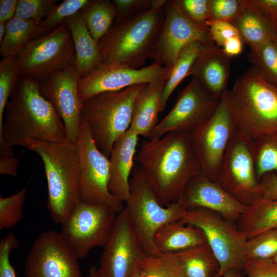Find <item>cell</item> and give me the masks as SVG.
<instances>
[{"label":"cell","mask_w":277,"mask_h":277,"mask_svg":"<svg viewBox=\"0 0 277 277\" xmlns=\"http://www.w3.org/2000/svg\"><path fill=\"white\" fill-rule=\"evenodd\" d=\"M134 161L164 207L179 201L190 180L201 173L190 132L143 141Z\"/></svg>","instance_id":"cell-1"},{"label":"cell","mask_w":277,"mask_h":277,"mask_svg":"<svg viewBox=\"0 0 277 277\" xmlns=\"http://www.w3.org/2000/svg\"><path fill=\"white\" fill-rule=\"evenodd\" d=\"M30 139L62 143L67 140V132L60 115L41 93L38 82L22 75L5 108L0 143L25 147Z\"/></svg>","instance_id":"cell-2"},{"label":"cell","mask_w":277,"mask_h":277,"mask_svg":"<svg viewBox=\"0 0 277 277\" xmlns=\"http://www.w3.org/2000/svg\"><path fill=\"white\" fill-rule=\"evenodd\" d=\"M41 158L48 187L50 218L62 224L80 201V164L76 142L51 143L28 140L26 146Z\"/></svg>","instance_id":"cell-3"},{"label":"cell","mask_w":277,"mask_h":277,"mask_svg":"<svg viewBox=\"0 0 277 277\" xmlns=\"http://www.w3.org/2000/svg\"><path fill=\"white\" fill-rule=\"evenodd\" d=\"M227 93L238 132L251 140L277 132V86L255 67L240 76Z\"/></svg>","instance_id":"cell-4"},{"label":"cell","mask_w":277,"mask_h":277,"mask_svg":"<svg viewBox=\"0 0 277 277\" xmlns=\"http://www.w3.org/2000/svg\"><path fill=\"white\" fill-rule=\"evenodd\" d=\"M165 8L145 11L113 26L98 42L101 63L142 68L163 22Z\"/></svg>","instance_id":"cell-5"},{"label":"cell","mask_w":277,"mask_h":277,"mask_svg":"<svg viewBox=\"0 0 277 277\" xmlns=\"http://www.w3.org/2000/svg\"><path fill=\"white\" fill-rule=\"evenodd\" d=\"M146 85L101 93L83 103L81 117L96 146L107 157L115 142L130 128L135 100Z\"/></svg>","instance_id":"cell-6"},{"label":"cell","mask_w":277,"mask_h":277,"mask_svg":"<svg viewBox=\"0 0 277 277\" xmlns=\"http://www.w3.org/2000/svg\"><path fill=\"white\" fill-rule=\"evenodd\" d=\"M126 208L131 223L147 255L160 253L154 244L157 230L165 224L178 221L187 207L180 199L168 206L161 205L141 167L132 171Z\"/></svg>","instance_id":"cell-7"},{"label":"cell","mask_w":277,"mask_h":277,"mask_svg":"<svg viewBox=\"0 0 277 277\" xmlns=\"http://www.w3.org/2000/svg\"><path fill=\"white\" fill-rule=\"evenodd\" d=\"M179 221L200 229L217 260L220 268L216 277L228 270L244 271L247 261V239L231 222L219 214L200 207L188 208Z\"/></svg>","instance_id":"cell-8"},{"label":"cell","mask_w":277,"mask_h":277,"mask_svg":"<svg viewBox=\"0 0 277 277\" xmlns=\"http://www.w3.org/2000/svg\"><path fill=\"white\" fill-rule=\"evenodd\" d=\"M16 56L22 75L38 82L74 66L76 59L73 39L65 23L28 43Z\"/></svg>","instance_id":"cell-9"},{"label":"cell","mask_w":277,"mask_h":277,"mask_svg":"<svg viewBox=\"0 0 277 277\" xmlns=\"http://www.w3.org/2000/svg\"><path fill=\"white\" fill-rule=\"evenodd\" d=\"M117 214L107 206L80 201L61 224L59 233L76 257L84 259L92 248L105 246Z\"/></svg>","instance_id":"cell-10"},{"label":"cell","mask_w":277,"mask_h":277,"mask_svg":"<svg viewBox=\"0 0 277 277\" xmlns=\"http://www.w3.org/2000/svg\"><path fill=\"white\" fill-rule=\"evenodd\" d=\"M76 144L80 170V201L107 206L118 213L124 207L123 202L109 190V158L97 148L88 124L82 117Z\"/></svg>","instance_id":"cell-11"},{"label":"cell","mask_w":277,"mask_h":277,"mask_svg":"<svg viewBox=\"0 0 277 277\" xmlns=\"http://www.w3.org/2000/svg\"><path fill=\"white\" fill-rule=\"evenodd\" d=\"M243 204L248 206L262 199L251 147V140L236 131L223 157L216 181Z\"/></svg>","instance_id":"cell-12"},{"label":"cell","mask_w":277,"mask_h":277,"mask_svg":"<svg viewBox=\"0 0 277 277\" xmlns=\"http://www.w3.org/2000/svg\"><path fill=\"white\" fill-rule=\"evenodd\" d=\"M227 90L210 117L190 132L201 173L215 182L225 151L236 132Z\"/></svg>","instance_id":"cell-13"},{"label":"cell","mask_w":277,"mask_h":277,"mask_svg":"<svg viewBox=\"0 0 277 277\" xmlns=\"http://www.w3.org/2000/svg\"><path fill=\"white\" fill-rule=\"evenodd\" d=\"M196 41L213 42L208 27L193 23L182 13L176 0L168 1L149 59L171 71L182 50Z\"/></svg>","instance_id":"cell-14"},{"label":"cell","mask_w":277,"mask_h":277,"mask_svg":"<svg viewBox=\"0 0 277 277\" xmlns=\"http://www.w3.org/2000/svg\"><path fill=\"white\" fill-rule=\"evenodd\" d=\"M170 73V70L154 62L138 69L120 64L101 63L85 76L79 77L80 98L83 103L101 93L166 81Z\"/></svg>","instance_id":"cell-15"},{"label":"cell","mask_w":277,"mask_h":277,"mask_svg":"<svg viewBox=\"0 0 277 277\" xmlns=\"http://www.w3.org/2000/svg\"><path fill=\"white\" fill-rule=\"evenodd\" d=\"M146 255L124 207L103 247L99 271L104 277H129Z\"/></svg>","instance_id":"cell-16"},{"label":"cell","mask_w":277,"mask_h":277,"mask_svg":"<svg viewBox=\"0 0 277 277\" xmlns=\"http://www.w3.org/2000/svg\"><path fill=\"white\" fill-rule=\"evenodd\" d=\"M78 259L53 230L42 232L25 261L26 277H82Z\"/></svg>","instance_id":"cell-17"},{"label":"cell","mask_w":277,"mask_h":277,"mask_svg":"<svg viewBox=\"0 0 277 277\" xmlns=\"http://www.w3.org/2000/svg\"><path fill=\"white\" fill-rule=\"evenodd\" d=\"M220 100L210 95L192 77L173 107L151 133L149 139L159 138L170 132H191L210 117Z\"/></svg>","instance_id":"cell-18"},{"label":"cell","mask_w":277,"mask_h":277,"mask_svg":"<svg viewBox=\"0 0 277 277\" xmlns=\"http://www.w3.org/2000/svg\"><path fill=\"white\" fill-rule=\"evenodd\" d=\"M80 76L74 66L55 71L38 82L41 93L50 102L65 126L67 140L76 142L83 103L78 91Z\"/></svg>","instance_id":"cell-19"},{"label":"cell","mask_w":277,"mask_h":277,"mask_svg":"<svg viewBox=\"0 0 277 277\" xmlns=\"http://www.w3.org/2000/svg\"><path fill=\"white\" fill-rule=\"evenodd\" d=\"M181 199L187 208L208 209L230 221L238 220L247 208L217 182L209 179L201 173L190 180Z\"/></svg>","instance_id":"cell-20"},{"label":"cell","mask_w":277,"mask_h":277,"mask_svg":"<svg viewBox=\"0 0 277 277\" xmlns=\"http://www.w3.org/2000/svg\"><path fill=\"white\" fill-rule=\"evenodd\" d=\"M231 58L214 42L204 43L191 75L210 95L221 99L227 90Z\"/></svg>","instance_id":"cell-21"},{"label":"cell","mask_w":277,"mask_h":277,"mask_svg":"<svg viewBox=\"0 0 277 277\" xmlns=\"http://www.w3.org/2000/svg\"><path fill=\"white\" fill-rule=\"evenodd\" d=\"M138 136L130 128L115 142L110 161L109 190L122 202H126L130 193V180L132 172Z\"/></svg>","instance_id":"cell-22"},{"label":"cell","mask_w":277,"mask_h":277,"mask_svg":"<svg viewBox=\"0 0 277 277\" xmlns=\"http://www.w3.org/2000/svg\"><path fill=\"white\" fill-rule=\"evenodd\" d=\"M230 23L250 50L267 41H277V33L269 17L253 0H245L242 11Z\"/></svg>","instance_id":"cell-23"},{"label":"cell","mask_w":277,"mask_h":277,"mask_svg":"<svg viewBox=\"0 0 277 277\" xmlns=\"http://www.w3.org/2000/svg\"><path fill=\"white\" fill-rule=\"evenodd\" d=\"M166 81L147 84L137 95L129 128L138 136L149 138L159 124L162 96Z\"/></svg>","instance_id":"cell-24"},{"label":"cell","mask_w":277,"mask_h":277,"mask_svg":"<svg viewBox=\"0 0 277 277\" xmlns=\"http://www.w3.org/2000/svg\"><path fill=\"white\" fill-rule=\"evenodd\" d=\"M64 23L73 39L76 55L74 67L80 77H83L101 63L98 43L90 33L81 11Z\"/></svg>","instance_id":"cell-25"},{"label":"cell","mask_w":277,"mask_h":277,"mask_svg":"<svg viewBox=\"0 0 277 277\" xmlns=\"http://www.w3.org/2000/svg\"><path fill=\"white\" fill-rule=\"evenodd\" d=\"M153 241L160 253H175L207 243L200 229L179 220L169 222L161 227Z\"/></svg>","instance_id":"cell-26"},{"label":"cell","mask_w":277,"mask_h":277,"mask_svg":"<svg viewBox=\"0 0 277 277\" xmlns=\"http://www.w3.org/2000/svg\"><path fill=\"white\" fill-rule=\"evenodd\" d=\"M238 228L248 239L277 229V200L260 199L247 206L238 219Z\"/></svg>","instance_id":"cell-27"},{"label":"cell","mask_w":277,"mask_h":277,"mask_svg":"<svg viewBox=\"0 0 277 277\" xmlns=\"http://www.w3.org/2000/svg\"><path fill=\"white\" fill-rule=\"evenodd\" d=\"M46 31L42 22L13 16L7 22L6 33L0 43L1 56H16L28 43Z\"/></svg>","instance_id":"cell-28"},{"label":"cell","mask_w":277,"mask_h":277,"mask_svg":"<svg viewBox=\"0 0 277 277\" xmlns=\"http://www.w3.org/2000/svg\"><path fill=\"white\" fill-rule=\"evenodd\" d=\"M184 277H216L220 265L207 243L174 253Z\"/></svg>","instance_id":"cell-29"},{"label":"cell","mask_w":277,"mask_h":277,"mask_svg":"<svg viewBox=\"0 0 277 277\" xmlns=\"http://www.w3.org/2000/svg\"><path fill=\"white\" fill-rule=\"evenodd\" d=\"M81 12L90 33L97 43L112 27L116 16L115 5L109 0H91Z\"/></svg>","instance_id":"cell-30"},{"label":"cell","mask_w":277,"mask_h":277,"mask_svg":"<svg viewBox=\"0 0 277 277\" xmlns=\"http://www.w3.org/2000/svg\"><path fill=\"white\" fill-rule=\"evenodd\" d=\"M204 43L194 42L186 46L180 53L164 86L161 99V112L164 110L169 98L179 84L184 78L191 75Z\"/></svg>","instance_id":"cell-31"},{"label":"cell","mask_w":277,"mask_h":277,"mask_svg":"<svg viewBox=\"0 0 277 277\" xmlns=\"http://www.w3.org/2000/svg\"><path fill=\"white\" fill-rule=\"evenodd\" d=\"M256 175L260 181L266 174L277 175V132L264 134L251 140Z\"/></svg>","instance_id":"cell-32"},{"label":"cell","mask_w":277,"mask_h":277,"mask_svg":"<svg viewBox=\"0 0 277 277\" xmlns=\"http://www.w3.org/2000/svg\"><path fill=\"white\" fill-rule=\"evenodd\" d=\"M137 269L141 277H184L174 253L146 254Z\"/></svg>","instance_id":"cell-33"},{"label":"cell","mask_w":277,"mask_h":277,"mask_svg":"<svg viewBox=\"0 0 277 277\" xmlns=\"http://www.w3.org/2000/svg\"><path fill=\"white\" fill-rule=\"evenodd\" d=\"M250 50L252 66L277 86V41H267Z\"/></svg>","instance_id":"cell-34"},{"label":"cell","mask_w":277,"mask_h":277,"mask_svg":"<svg viewBox=\"0 0 277 277\" xmlns=\"http://www.w3.org/2000/svg\"><path fill=\"white\" fill-rule=\"evenodd\" d=\"M21 76L16 56L3 57L0 62V129L6 105Z\"/></svg>","instance_id":"cell-35"},{"label":"cell","mask_w":277,"mask_h":277,"mask_svg":"<svg viewBox=\"0 0 277 277\" xmlns=\"http://www.w3.org/2000/svg\"><path fill=\"white\" fill-rule=\"evenodd\" d=\"M247 260L271 259L277 255V229L266 230L247 240Z\"/></svg>","instance_id":"cell-36"},{"label":"cell","mask_w":277,"mask_h":277,"mask_svg":"<svg viewBox=\"0 0 277 277\" xmlns=\"http://www.w3.org/2000/svg\"><path fill=\"white\" fill-rule=\"evenodd\" d=\"M26 188L8 197L0 196V230L15 226L23 217Z\"/></svg>","instance_id":"cell-37"},{"label":"cell","mask_w":277,"mask_h":277,"mask_svg":"<svg viewBox=\"0 0 277 277\" xmlns=\"http://www.w3.org/2000/svg\"><path fill=\"white\" fill-rule=\"evenodd\" d=\"M90 0H65L56 5L49 15L42 22V25L46 30L56 28L68 18L83 10Z\"/></svg>","instance_id":"cell-38"},{"label":"cell","mask_w":277,"mask_h":277,"mask_svg":"<svg viewBox=\"0 0 277 277\" xmlns=\"http://www.w3.org/2000/svg\"><path fill=\"white\" fill-rule=\"evenodd\" d=\"M56 0H18L14 16L42 22L56 5Z\"/></svg>","instance_id":"cell-39"},{"label":"cell","mask_w":277,"mask_h":277,"mask_svg":"<svg viewBox=\"0 0 277 277\" xmlns=\"http://www.w3.org/2000/svg\"><path fill=\"white\" fill-rule=\"evenodd\" d=\"M183 15L193 23L208 27L209 0H176Z\"/></svg>","instance_id":"cell-40"},{"label":"cell","mask_w":277,"mask_h":277,"mask_svg":"<svg viewBox=\"0 0 277 277\" xmlns=\"http://www.w3.org/2000/svg\"><path fill=\"white\" fill-rule=\"evenodd\" d=\"M245 0H209V19L231 22L242 11Z\"/></svg>","instance_id":"cell-41"},{"label":"cell","mask_w":277,"mask_h":277,"mask_svg":"<svg viewBox=\"0 0 277 277\" xmlns=\"http://www.w3.org/2000/svg\"><path fill=\"white\" fill-rule=\"evenodd\" d=\"M18 246V240L12 232L1 240L0 277H16L15 269L10 262V254Z\"/></svg>","instance_id":"cell-42"},{"label":"cell","mask_w":277,"mask_h":277,"mask_svg":"<svg viewBox=\"0 0 277 277\" xmlns=\"http://www.w3.org/2000/svg\"><path fill=\"white\" fill-rule=\"evenodd\" d=\"M116 16L114 25L126 21L142 12L151 9V0H113Z\"/></svg>","instance_id":"cell-43"},{"label":"cell","mask_w":277,"mask_h":277,"mask_svg":"<svg viewBox=\"0 0 277 277\" xmlns=\"http://www.w3.org/2000/svg\"><path fill=\"white\" fill-rule=\"evenodd\" d=\"M207 26L213 42L220 48H222L227 39L235 36H240L236 28L228 21L209 19Z\"/></svg>","instance_id":"cell-44"},{"label":"cell","mask_w":277,"mask_h":277,"mask_svg":"<svg viewBox=\"0 0 277 277\" xmlns=\"http://www.w3.org/2000/svg\"><path fill=\"white\" fill-rule=\"evenodd\" d=\"M244 271L246 277H277V265L271 259L247 260Z\"/></svg>","instance_id":"cell-45"},{"label":"cell","mask_w":277,"mask_h":277,"mask_svg":"<svg viewBox=\"0 0 277 277\" xmlns=\"http://www.w3.org/2000/svg\"><path fill=\"white\" fill-rule=\"evenodd\" d=\"M262 199L277 200V175L275 173L265 174L260 180Z\"/></svg>","instance_id":"cell-46"},{"label":"cell","mask_w":277,"mask_h":277,"mask_svg":"<svg viewBox=\"0 0 277 277\" xmlns=\"http://www.w3.org/2000/svg\"><path fill=\"white\" fill-rule=\"evenodd\" d=\"M19 156L11 157H0V173L9 176H16L17 175V166L18 164Z\"/></svg>","instance_id":"cell-47"},{"label":"cell","mask_w":277,"mask_h":277,"mask_svg":"<svg viewBox=\"0 0 277 277\" xmlns=\"http://www.w3.org/2000/svg\"><path fill=\"white\" fill-rule=\"evenodd\" d=\"M18 0L0 1V22H7L14 16Z\"/></svg>","instance_id":"cell-48"},{"label":"cell","mask_w":277,"mask_h":277,"mask_svg":"<svg viewBox=\"0 0 277 277\" xmlns=\"http://www.w3.org/2000/svg\"><path fill=\"white\" fill-rule=\"evenodd\" d=\"M243 44L240 36L238 35L227 39L222 48L228 56L232 57L242 52Z\"/></svg>","instance_id":"cell-49"},{"label":"cell","mask_w":277,"mask_h":277,"mask_svg":"<svg viewBox=\"0 0 277 277\" xmlns=\"http://www.w3.org/2000/svg\"><path fill=\"white\" fill-rule=\"evenodd\" d=\"M260 8L268 10L277 11V0H253Z\"/></svg>","instance_id":"cell-50"},{"label":"cell","mask_w":277,"mask_h":277,"mask_svg":"<svg viewBox=\"0 0 277 277\" xmlns=\"http://www.w3.org/2000/svg\"><path fill=\"white\" fill-rule=\"evenodd\" d=\"M263 10L266 12L275 31L277 33V11L268 10L265 9Z\"/></svg>","instance_id":"cell-51"},{"label":"cell","mask_w":277,"mask_h":277,"mask_svg":"<svg viewBox=\"0 0 277 277\" xmlns=\"http://www.w3.org/2000/svg\"><path fill=\"white\" fill-rule=\"evenodd\" d=\"M244 271L231 269L227 271L222 277H245Z\"/></svg>","instance_id":"cell-52"},{"label":"cell","mask_w":277,"mask_h":277,"mask_svg":"<svg viewBox=\"0 0 277 277\" xmlns=\"http://www.w3.org/2000/svg\"><path fill=\"white\" fill-rule=\"evenodd\" d=\"M87 277H104L98 268L93 266L92 267L90 270Z\"/></svg>","instance_id":"cell-53"},{"label":"cell","mask_w":277,"mask_h":277,"mask_svg":"<svg viewBox=\"0 0 277 277\" xmlns=\"http://www.w3.org/2000/svg\"><path fill=\"white\" fill-rule=\"evenodd\" d=\"M7 22H0V43L3 41L6 31Z\"/></svg>","instance_id":"cell-54"},{"label":"cell","mask_w":277,"mask_h":277,"mask_svg":"<svg viewBox=\"0 0 277 277\" xmlns=\"http://www.w3.org/2000/svg\"><path fill=\"white\" fill-rule=\"evenodd\" d=\"M129 277H141L137 268L131 273Z\"/></svg>","instance_id":"cell-55"},{"label":"cell","mask_w":277,"mask_h":277,"mask_svg":"<svg viewBox=\"0 0 277 277\" xmlns=\"http://www.w3.org/2000/svg\"><path fill=\"white\" fill-rule=\"evenodd\" d=\"M271 260L273 263L277 265V255L273 258L271 259Z\"/></svg>","instance_id":"cell-56"}]
</instances>
